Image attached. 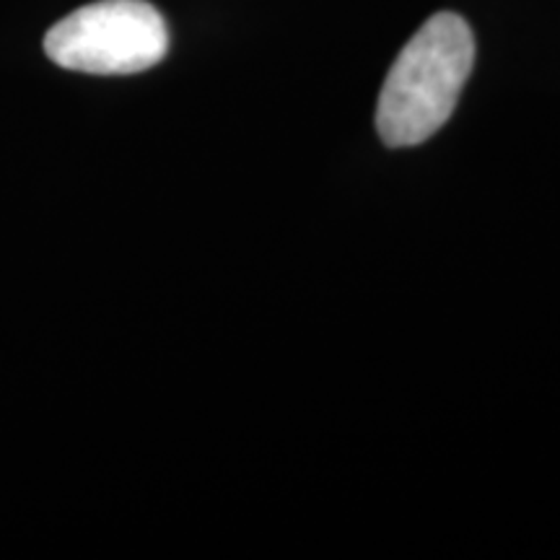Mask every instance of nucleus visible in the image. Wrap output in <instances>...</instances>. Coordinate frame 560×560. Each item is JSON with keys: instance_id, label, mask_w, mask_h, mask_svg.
Instances as JSON below:
<instances>
[{"instance_id": "obj_1", "label": "nucleus", "mask_w": 560, "mask_h": 560, "mask_svg": "<svg viewBox=\"0 0 560 560\" xmlns=\"http://www.w3.org/2000/svg\"><path fill=\"white\" fill-rule=\"evenodd\" d=\"M475 37L457 13L425 21L397 55L376 104V130L389 149L425 143L444 128L470 79Z\"/></svg>"}, {"instance_id": "obj_2", "label": "nucleus", "mask_w": 560, "mask_h": 560, "mask_svg": "<svg viewBox=\"0 0 560 560\" xmlns=\"http://www.w3.org/2000/svg\"><path fill=\"white\" fill-rule=\"evenodd\" d=\"M170 30L145 0H100L73 11L47 32L45 52L60 68L94 75H130L159 66Z\"/></svg>"}]
</instances>
